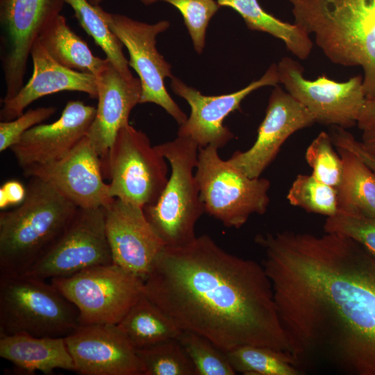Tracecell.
<instances>
[{"mask_svg":"<svg viewBox=\"0 0 375 375\" xmlns=\"http://www.w3.org/2000/svg\"><path fill=\"white\" fill-rule=\"evenodd\" d=\"M255 242L296 366L375 375V256L335 233H267Z\"/></svg>","mask_w":375,"mask_h":375,"instance_id":"1","label":"cell"},{"mask_svg":"<svg viewBox=\"0 0 375 375\" xmlns=\"http://www.w3.org/2000/svg\"><path fill=\"white\" fill-rule=\"evenodd\" d=\"M143 293L181 330L224 352L254 345L290 356L262 265L227 252L207 235L165 247L143 281Z\"/></svg>","mask_w":375,"mask_h":375,"instance_id":"2","label":"cell"},{"mask_svg":"<svg viewBox=\"0 0 375 375\" xmlns=\"http://www.w3.org/2000/svg\"><path fill=\"white\" fill-rule=\"evenodd\" d=\"M288 1L294 23L331 62L362 67L366 99L375 100V0Z\"/></svg>","mask_w":375,"mask_h":375,"instance_id":"3","label":"cell"},{"mask_svg":"<svg viewBox=\"0 0 375 375\" xmlns=\"http://www.w3.org/2000/svg\"><path fill=\"white\" fill-rule=\"evenodd\" d=\"M30 178L23 202L0 214V276L26 272L60 235L78 208L49 183Z\"/></svg>","mask_w":375,"mask_h":375,"instance_id":"4","label":"cell"},{"mask_svg":"<svg viewBox=\"0 0 375 375\" xmlns=\"http://www.w3.org/2000/svg\"><path fill=\"white\" fill-rule=\"evenodd\" d=\"M155 147L171 173L158 200L144 212L165 247H182L196 238L195 225L205 212L194 173L199 147L183 136Z\"/></svg>","mask_w":375,"mask_h":375,"instance_id":"5","label":"cell"},{"mask_svg":"<svg viewBox=\"0 0 375 375\" xmlns=\"http://www.w3.org/2000/svg\"><path fill=\"white\" fill-rule=\"evenodd\" d=\"M80 325L76 307L51 282L0 276V336L65 338Z\"/></svg>","mask_w":375,"mask_h":375,"instance_id":"6","label":"cell"},{"mask_svg":"<svg viewBox=\"0 0 375 375\" xmlns=\"http://www.w3.org/2000/svg\"><path fill=\"white\" fill-rule=\"evenodd\" d=\"M194 173L205 212L224 226L239 228L251 215L266 212L270 181L247 176L217 148L199 147Z\"/></svg>","mask_w":375,"mask_h":375,"instance_id":"7","label":"cell"},{"mask_svg":"<svg viewBox=\"0 0 375 375\" xmlns=\"http://www.w3.org/2000/svg\"><path fill=\"white\" fill-rule=\"evenodd\" d=\"M103 168L110 196L142 208L158 200L168 180L167 160L144 133L129 124L118 132Z\"/></svg>","mask_w":375,"mask_h":375,"instance_id":"8","label":"cell"},{"mask_svg":"<svg viewBox=\"0 0 375 375\" xmlns=\"http://www.w3.org/2000/svg\"><path fill=\"white\" fill-rule=\"evenodd\" d=\"M77 308L81 325H117L143 295V280L115 263L50 280Z\"/></svg>","mask_w":375,"mask_h":375,"instance_id":"9","label":"cell"},{"mask_svg":"<svg viewBox=\"0 0 375 375\" xmlns=\"http://www.w3.org/2000/svg\"><path fill=\"white\" fill-rule=\"evenodd\" d=\"M100 12L112 33L126 47L128 65L137 72L142 85L140 103H153L162 107L181 125L188 117L172 99L165 85L172 78L171 65L157 50L156 36L169 27L168 21L147 24L126 15L111 13L100 8Z\"/></svg>","mask_w":375,"mask_h":375,"instance_id":"10","label":"cell"},{"mask_svg":"<svg viewBox=\"0 0 375 375\" xmlns=\"http://www.w3.org/2000/svg\"><path fill=\"white\" fill-rule=\"evenodd\" d=\"M112 262L103 207L78 208L60 235L24 274L50 281Z\"/></svg>","mask_w":375,"mask_h":375,"instance_id":"11","label":"cell"},{"mask_svg":"<svg viewBox=\"0 0 375 375\" xmlns=\"http://www.w3.org/2000/svg\"><path fill=\"white\" fill-rule=\"evenodd\" d=\"M64 3V0H0V58L6 85L1 101L11 99L24 86L32 47Z\"/></svg>","mask_w":375,"mask_h":375,"instance_id":"12","label":"cell"},{"mask_svg":"<svg viewBox=\"0 0 375 375\" xmlns=\"http://www.w3.org/2000/svg\"><path fill=\"white\" fill-rule=\"evenodd\" d=\"M277 70L279 83L313 115L316 122L344 128L357 124L366 100L363 76L337 82L323 74L308 80L300 63L289 57L280 60Z\"/></svg>","mask_w":375,"mask_h":375,"instance_id":"13","label":"cell"},{"mask_svg":"<svg viewBox=\"0 0 375 375\" xmlns=\"http://www.w3.org/2000/svg\"><path fill=\"white\" fill-rule=\"evenodd\" d=\"M279 83L277 65L272 64L258 80L235 92L206 96L185 84L176 77L172 78L174 92L183 98L190 106V114L179 125L177 135L187 137L199 147L211 146L217 149L224 147L234 135L224 125L225 118L240 109V103L254 90L264 86H276Z\"/></svg>","mask_w":375,"mask_h":375,"instance_id":"14","label":"cell"},{"mask_svg":"<svg viewBox=\"0 0 375 375\" xmlns=\"http://www.w3.org/2000/svg\"><path fill=\"white\" fill-rule=\"evenodd\" d=\"M113 263L144 281L165 247L142 207L113 198L103 207Z\"/></svg>","mask_w":375,"mask_h":375,"instance_id":"15","label":"cell"},{"mask_svg":"<svg viewBox=\"0 0 375 375\" xmlns=\"http://www.w3.org/2000/svg\"><path fill=\"white\" fill-rule=\"evenodd\" d=\"M23 172L49 183L78 208L104 207L113 199L103 180L101 158L86 135L61 159Z\"/></svg>","mask_w":375,"mask_h":375,"instance_id":"16","label":"cell"},{"mask_svg":"<svg viewBox=\"0 0 375 375\" xmlns=\"http://www.w3.org/2000/svg\"><path fill=\"white\" fill-rule=\"evenodd\" d=\"M315 122V117L303 104L276 85L253 144L246 151L234 152L228 160L247 176L259 178L286 140Z\"/></svg>","mask_w":375,"mask_h":375,"instance_id":"17","label":"cell"},{"mask_svg":"<svg viewBox=\"0 0 375 375\" xmlns=\"http://www.w3.org/2000/svg\"><path fill=\"white\" fill-rule=\"evenodd\" d=\"M81 375H143L135 348L117 325H80L64 338Z\"/></svg>","mask_w":375,"mask_h":375,"instance_id":"18","label":"cell"},{"mask_svg":"<svg viewBox=\"0 0 375 375\" xmlns=\"http://www.w3.org/2000/svg\"><path fill=\"white\" fill-rule=\"evenodd\" d=\"M96 108L80 101H69L59 119L39 124L11 147L19 167L45 165L65 156L86 135Z\"/></svg>","mask_w":375,"mask_h":375,"instance_id":"19","label":"cell"},{"mask_svg":"<svg viewBox=\"0 0 375 375\" xmlns=\"http://www.w3.org/2000/svg\"><path fill=\"white\" fill-rule=\"evenodd\" d=\"M98 104L86 136L105 160L119 130L128 123L132 109L140 103L139 78L124 76L108 60L96 76Z\"/></svg>","mask_w":375,"mask_h":375,"instance_id":"20","label":"cell"},{"mask_svg":"<svg viewBox=\"0 0 375 375\" xmlns=\"http://www.w3.org/2000/svg\"><path fill=\"white\" fill-rule=\"evenodd\" d=\"M33 71L27 83L11 99L3 101L1 121L12 120L34 101L63 91H76L97 98L96 76L67 68L56 62L37 39L32 47Z\"/></svg>","mask_w":375,"mask_h":375,"instance_id":"21","label":"cell"},{"mask_svg":"<svg viewBox=\"0 0 375 375\" xmlns=\"http://www.w3.org/2000/svg\"><path fill=\"white\" fill-rule=\"evenodd\" d=\"M0 357L29 374L39 371L50 374L58 369L75 370L64 338L24 334L0 336Z\"/></svg>","mask_w":375,"mask_h":375,"instance_id":"22","label":"cell"},{"mask_svg":"<svg viewBox=\"0 0 375 375\" xmlns=\"http://www.w3.org/2000/svg\"><path fill=\"white\" fill-rule=\"evenodd\" d=\"M38 39L56 62L73 70L96 76L108 62L94 56L60 14L47 24Z\"/></svg>","mask_w":375,"mask_h":375,"instance_id":"23","label":"cell"},{"mask_svg":"<svg viewBox=\"0 0 375 375\" xmlns=\"http://www.w3.org/2000/svg\"><path fill=\"white\" fill-rule=\"evenodd\" d=\"M343 163L338 211L375 217V173L356 154L335 147Z\"/></svg>","mask_w":375,"mask_h":375,"instance_id":"24","label":"cell"},{"mask_svg":"<svg viewBox=\"0 0 375 375\" xmlns=\"http://www.w3.org/2000/svg\"><path fill=\"white\" fill-rule=\"evenodd\" d=\"M117 325L135 349L178 339L183 332L144 294Z\"/></svg>","mask_w":375,"mask_h":375,"instance_id":"25","label":"cell"},{"mask_svg":"<svg viewBox=\"0 0 375 375\" xmlns=\"http://www.w3.org/2000/svg\"><path fill=\"white\" fill-rule=\"evenodd\" d=\"M220 6L235 10L252 31L267 33L284 42L287 49L297 58L308 57L312 42L306 30L297 24L285 22L267 12L258 0H216Z\"/></svg>","mask_w":375,"mask_h":375,"instance_id":"26","label":"cell"},{"mask_svg":"<svg viewBox=\"0 0 375 375\" xmlns=\"http://www.w3.org/2000/svg\"><path fill=\"white\" fill-rule=\"evenodd\" d=\"M64 1L72 7L80 26L93 38L112 65L126 78L134 77L129 69L128 60L123 53V44L103 18L99 5H92L88 0Z\"/></svg>","mask_w":375,"mask_h":375,"instance_id":"27","label":"cell"},{"mask_svg":"<svg viewBox=\"0 0 375 375\" xmlns=\"http://www.w3.org/2000/svg\"><path fill=\"white\" fill-rule=\"evenodd\" d=\"M235 372L246 375H300L287 353L269 347L246 345L226 352Z\"/></svg>","mask_w":375,"mask_h":375,"instance_id":"28","label":"cell"},{"mask_svg":"<svg viewBox=\"0 0 375 375\" xmlns=\"http://www.w3.org/2000/svg\"><path fill=\"white\" fill-rule=\"evenodd\" d=\"M143 375H196L195 368L178 339L136 349Z\"/></svg>","mask_w":375,"mask_h":375,"instance_id":"29","label":"cell"},{"mask_svg":"<svg viewBox=\"0 0 375 375\" xmlns=\"http://www.w3.org/2000/svg\"><path fill=\"white\" fill-rule=\"evenodd\" d=\"M287 199L292 206L327 217L338 211L337 188L312 174H299L288 190Z\"/></svg>","mask_w":375,"mask_h":375,"instance_id":"30","label":"cell"},{"mask_svg":"<svg viewBox=\"0 0 375 375\" xmlns=\"http://www.w3.org/2000/svg\"><path fill=\"white\" fill-rule=\"evenodd\" d=\"M192 362L196 375H234L226 352L206 338L183 331L178 338Z\"/></svg>","mask_w":375,"mask_h":375,"instance_id":"31","label":"cell"},{"mask_svg":"<svg viewBox=\"0 0 375 375\" xmlns=\"http://www.w3.org/2000/svg\"><path fill=\"white\" fill-rule=\"evenodd\" d=\"M333 146L330 134L322 131L307 147L305 158L314 177L337 188L342 180L343 163Z\"/></svg>","mask_w":375,"mask_h":375,"instance_id":"32","label":"cell"},{"mask_svg":"<svg viewBox=\"0 0 375 375\" xmlns=\"http://www.w3.org/2000/svg\"><path fill=\"white\" fill-rule=\"evenodd\" d=\"M146 5L158 1L169 3L181 13L185 26L192 39L194 48L198 53L205 47L206 32L211 18L220 6L215 0H140Z\"/></svg>","mask_w":375,"mask_h":375,"instance_id":"33","label":"cell"},{"mask_svg":"<svg viewBox=\"0 0 375 375\" xmlns=\"http://www.w3.org/2000/svg\"><path fill=\"white\" fill-rule=\"evenodd\" d=\"M324 230L354 240L375 256V217L338 211L326 218Z\"/></svg>","mask_w":375,"mask_h":375,"instance_id":"34","label":"cell"},{"mask_svg":"<svg viewBox=\"0 0 375 375\" xmlns=\"http://www.w3.org/2000/svg\"><path fill=\"white\" fill-rule=\"evenodd\" d=\"M52 106L29 109L10 121L0 122V151L10 149L20 140L23 134L32 127L42 123L56 112Z\"/></svg>","mask_w":375,"mask_h":375,"instance_id":"35","label":"cell"},{"mask_svg":"<svg viewBox=\"0 0 375 375\" xmlns=\"http://www.w3.org/2000/svg\"><path fill=\"white\" fill-rule=\"evenodd\" d=\"M330 135L335 147L348 149L358 156L375 173V154L369 151L355 137L344 128L333 126Z\"/></svg>","mask_w":375,"mask_h":375,"instance_id":"36","label":"cell"},{"mask_svg":"<svg viewBox=\"0 0 375 375\" xmlns=\"http://www.w3.org/2000/svg\"><path fill=\"white\" fill-rule=\"evenodd\" d=\"M26 195V188L17 181H8L0 188V208L5 210L13 205H19Z\"/></svg>","mask_w":375,"mask_h":375,"instance_id":"37","label":"cell"},{"mask_svg":"<svg viewBox=\"0 0 375 375\" xmlns=\"http://www.w3.org/2000/svg\"><path fill=\"white\" fill-rule=\"evenodd\" d=\"M357 125L362 130L375 126V100H365Z\"/></svg>","mask_w":375,"mask_h":375,"instance_id":"38","label":"cell"},{"mask_svg":"<svg viewBox=\"0 0 375 375\" xmlns=\"http://www.w3.org/2000/svg\"><path fill=\"white\" fill-rule=\"evenodd\" d=\"M362 131V144L369 151L375 154V126Z\"/></svg>","mask_w":375,"mask_h":375,"instance_id":"39","label":"cell"},{"mask_svg":"<svg viewBox=\"0 0 375 375\" xmlns=\"http://www.w3.org/2000/svg\"><path fill=\"white\" fill-rule=\"evenodd\" d=\"M103 0H88L90 3L94 6H99Z\"/></svg>","mask_w":375,"mask_h":375,"instance_id":"40","label":"cell"}]
</instances>
